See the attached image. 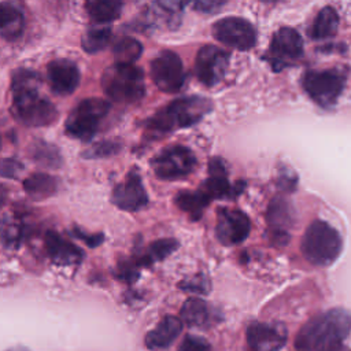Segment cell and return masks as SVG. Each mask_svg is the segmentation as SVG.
Here are the masks:
<instances>
[{"label":"cell","instance_id":"obj_1","mask_svg":"<svg viewBox=\"0 0 351 351\" xmlns=\"http://www.w3.org/2000/svg\"><path fill=\"white\" fill-rule=\"evenodd\" d=\"M40 85L41 78L33 70L16 69L11 75L12 112L25 126H49L58 119L56 107L40 95Z\"/></svg>","mask_w":351,"mask_h":351},{"label":"cell","instance_id":"obj_2","mask_svg":"<svg viewBox=\"0 0 351 351\" xmlns=\"http://www.w3.org/2000/svg\"><path fill=\"white\" fill-rule=\"evenodd\" d=\"M351 333V313L335 308L306 322L295 340V351H340Z\"/></svg>","mask_w":351,"mask_h":351},{"label":"cell","instance_id":"obj_3","mask_svg":"<svg viewBox=\"0 0 351 351\" xmlns=\"http://www.w3.org/2000/svg\"><path fill=\"white\" fill-rule=\"evenodd\" d=\"M211 107V101L206 97H180L147 119L145 128L152 136H162L177 129L189 128L197 123Z\"/></svg>","mask_w":351,"mask_h":351},{"label":"cell","instance_id":"obj_4","mask_svg":"<svg viewBox=\"0 0 351 351\" xmlns=\"http://www.w3.org/2000/svg\"><path fill=\"white\" fill-rule=\"evenodd\" d=\"M101 88L104 93L117 103H136L145 93L144 74L141 69L133 64L115 63L103 73Z\"/></svg>","mask_w":351,"mask_h":351},{"label":"cell","instance_id":"obj_5","mask_svg":"<svg viewBox=\"0 0 351 351\" xmlns=\"http://www.w3.org/2000/svg\"><path fill=\"white\" fill-rule=\"evenodd\" d=\"M303 256L313 265H330L341 251L339 232L324 221H313L302 239Z\"/></svg>","mask_w":351,"mask_h":351},{"label":"cell","instance_id":"obj_6","mask_svg":"<svg viewBox=\"0 0 351 351\" xmlns=\"http://www.w3.org/2000/svg\"><path fill=\"white\" fill-rule=\"evenodd\" d=\"M108 110L110 104L103 99L89 97L81 100L73 108L64 123L66 133L81 141L90 140L99 130V125Z\"/></svg>","mask_w":351,"mask_h":351},{"label":"cell","instance_id":"obj_7","mask_svg":"<svg viewBox=\"0 0 351 351\" xmlns=\"http://www.w3.org/2000/svg\"><path fill=\"white\" fill-rule=\"evenodd\" d=\"M346 84L344 73L329 69V70H311L303 75L302 85L306 93L313 101L321 107L333 106Z\"/></svg>","mask_w":351,"mask_h":351},{"label":"cell","instance_id":"obj_8","mask_svg":"<svg viewBox=\"0 0 351 351\" xmlns=\"http://www.w3.org/2000/svg\"><path fill=\"white\" fill-rule=\"evenodd\" d=\"M197 165L195 154L184 145H173L160 151L151 160L155 176L160 180H178L189 176Z\"/></svg>","mask_w":351,"mask_h":351},{"label":"cell","instance_id":"obj_9","mask_svg":"<svg viewBox=\"0 0 351 351\" xmlns=\"http://www.w3.org/2000/svg\"><path fill=\"white\" fill-rule=\"evenodd\" d=\"M303 55V40L292 27H280L269 45L265 59L271 64L274 71L298 62Z\"/></svg>","mask_w":351,"mask_h":351},{"label":"cell","instance_id":"obj_10","mask_svg":"<svg viewBox=\"0 0 351 351\" xmlns=\"http://www.w3.org/2000/svg\"><path fill=\"white\" fill-rule=\"evenodd\" d=\"M151 77L165 93L178 92L185 82V71L180 56L173 51H162L151 60Z\"/></svg>","mask_w":351,"mask_h":351},{"label":"cell","instance_id":"obj_11","mask_svg":"<svg viewBox=\"0 0 351 351\" xmlns=\"http://www.w3.org/2000/svg\"><path fill=\"white\" fill-rule=\"evenodd\" d=\"M213 36L219 43L239 49L248 51L256 44V30L247 19L228 16L213 25Z\"/></svg>","mask_w":351,"mask_h":351},{"label":"cell","instance_id":"obj_12","mask_svg":"<svg viewBox=\"0 0 351 351\" xmlns=\"http://www.w3.org/2000/svg\"><path fill=\"white\" fill-rule=\"evenodd\" d=\"M229 52L215 47L204 45L199 49L195 60V73L204 86L217 85L225 75L229 66Z\"/></svg>","mask_w":351,"mask_h":351},{"label":"cell","instance_id":"obj_13","mask_svg":"<svg viewBox=\"0 0 351 351\" xmlns=\"http://www.w3.org/2000/svg\"><path fill=\"white\" fill-rule=\"evenodd\" d=\"M251 222L245 213L234 208H219L217 213L215 236L225 245H234L247 239Z\"/></svg>","mask_w":351,"mask_h":351},{"label":"cell","instance_id":"obj_14","mask_svg":"<svg viewBox=\"0 0 351 351\" xmlns=\"http://www.w3.org/2000/svg\"><path fill=\"white\" fill-rule=\"evenodd\" d=\"M245 182L237 181L234 185L228 181V171L221 158H213L208 162V177L200 185V191L211 202L214 199H230L244 191Z\"/></svg>","mask_w":351,"mask_h":351},{"label":"cell","instance_id":"obj_15","mask_svg":"<svg viewBox=\"0 0 351 351\" xmlns=\"http://www.w3.org/2000/svg\"><path fill=\"white\" fill-rule=\"evenodd\" d=\"M111 202L123 211H138L148 203V195L136 170H130L111 195Z\"/></svg>","mask_w":351,"mask_h":351},{"label":"cell","instance_id":"obj_16","mask_svg":"<svg viewBox=\"0 0 351 351\" xmlns=\"http://www.w3.org/2000/svg\"><path fill=\"white\" fill-rule=\"evenodd\" d=\"M266 221L270 240L276 245H285L289 240V229L293 225V210L289 202L282 196L271 199L266 211Z\"/></svg>","mask_w":351,"mask_h":351},{"label":"cell","instance_id":"obj_17","mask_svg":"<svg viewBox=\"0 0 351 351\" xmlns=\"http://www.w3.org/2000/svg\"><path fill=\"white\" fill-rule=\"evenodd\" d=\"M247 341L254 351H277L287 341V329L277 322H252L247 328Z\"/></svg>","mask_w":351,"mask_h":351},{"label":"cell","instance_id":"obj_18","mask_svg":"<svg viewBox=\"0 0 351 351\" xmlns=\"http://www.w3.org/2000/svg\"><path fill=\"white\" fill-rule=\"evenodd\" d=\"M49 88L58 95L73 93L80 84L78 66L70 59H53L47 66Z\"/></svg>","mask_w":351,"mask_h":351},{"label":"cell","instance_id":"obj_19","mask_svg":"<svg viewBox=\"0 0 351 351\" xmlns=\"http://www.w3.org/2000/svg\"><path fill=\"white\" fill-rule=\"evenodd\" d=\"M44 243H45L47 254L55 265H59V266L77 265L81 262L84 256L82 251L77 245L63 239L58 232L48 230L45 233Z\"/></svg>","mask_w":351,"mask_h":351},{"label":"cell","instance_id":"obj_20","mask_svg":"<svg viewBox=\"0 0 351 351\" xmlns=\"http://www.w3.org/2000/svg\"><path fill=\"white\" fill-rule=\"evenodd\" d=\"M182 329V321L174 315L163 317L159 324L145 335V346L152 351L170 347Z\"/></svg>","mask_w":351,"mask_h":351},{"label":"cell","instance_id":"obj_21","mask_svg":"<svg viewBox=\"0 0 351 351\" xmlns=\"http://www.w3.org/2000/svg\"><path fill=\"white\" fill-rule=\"evenodd\" d=\"M181 319L192 328H208L215 321V317L204 300L199 298H189L182 304Z\"/></svg>","mask_w":351,"mask_h":351},{"label":"cell","instance_id":"obj_22","mask_svg":"<svg viewBox=\"0 0 351 351\" xmlns=\"http://www.w3.org/2000/svg\"><path fill=\"white\" fill-rule=\"evenodd\" d=\"M25 27L22 10L11 1L1 3V37L7 41H14L21 37Z\"/></svg>","mask_w":351,"mask_h":351},{"label":"cell","instance_id":"obj_23","mask_svg":"<svg viewBox=\"0 0 351 351\" xmlns=\"http://www.w3.org/2000/svg\"><path fill=\"white\" fill-rule=\"evenodd\" d=\"M86 14L97 25L110 23L122 12V0H85Z\"/></svg>","mask_w":351,"mask_h":351},{"label":"cell","instance_id":"obj_24","mask_svg":"<svg viewBox=\"0 0 351 351\" xmlns=\"http://www.w3.org/2000/svg\"><path fill=\"white\" fill-rule=\"evenodd\" d=\"M58 186H59V180L45 173H34L27 178H25L23 181V189L30 197L36 200L47 199L55 195V192L58 191Z\"/></svg>","mask_w":351,"mask_h":351},{"label":"cell","instance_id":"obj_25","mask_svg":"<svg viewBox=\"0 0 351 351\" xmlns=\"http://www.w3.org/2000/svg\"><path fill=\"white\" fill-rule=\"evenodd\" d=\"M339 26V16L333 7H324L315 16L311 29L310 36L314 40H324L332 37Z\"/></svg>","mask_w":351,"mask_h":351},{"label":"cell","instance_id":"obj_26","mask_svg":"<svg viewBox=\"0 0 351 351\" xmlns=\"http://www.w3.org/2000/svg\"><path fill=\"white\" fill-rule=\"evenodd\" d=\"M176 204L178 206L180 210L186 213L192 221H197L203 210L210 204V200L204 196V193L197 189V191H181L176 199Z\"/></svg>","mask_w":351,"mask_h":351},{"label":"cell","instance_id":"obj_27","mask_svg":"<svg viewBox=\"0 0 351 351\" xmlns=\"http://www.w3.org/2000/svg\"><path fill=\"white\" fill-rule=\"evenodd\" d=\"M178 247V241L176 239H159L154 243H151L144 254L140 256H134L138 266H148L154 262L162 261L167 258L171 252H174Z\"/></svg>","mask_w":351,"mask_h":351},{"label":"cell","instance_id":"obj_28","mask_svg":"<svg viewBox=\"0 0 351 351\" xmlns=\"http://www.w3.org/2000/svg\"><path fill=\"white\" fill-rule=\"evenodd\" d=\"M111 40V27L108 26H90L85 30L81 38V45L85 52L96 53L103 51Z\"/></svg>","mask_w":351,"mask_h":351},{"label":"cell","instance_id":"obj_29","mask_svg":"<svg viewBox=\"0 0 351 351\" xmlns=\"http://www.w3.org/2000/svg\"><path fill=\"white\" fill-rule=\"evenodd\" d=\"M30 158L41 167L58 169L62 165V156L59 149L45 141H36L32 144Z\"/></svg>","mask_w":351,"mask_h":351},{"label":"cell","instance_id":"obj_30","mask_svg":"<svg viewBox=\"0 0 351 351\" xmlns=\"http://www.w3.org/2000/svg\"><path fill=\"white\" fill-rule=\"evenodd\" d=\"M143 53V45L138 40L123 37L112 47V55L119 64H133Z\"/></svg>","mask_w":351,"mask_h":351},{"label":"cell","instance_id":"obj_31","mask_svg":"<svg viewBox=\"0 0 351 351\" xmlns=\"http://www.w3.org/2000/svg\"><path fill=\"white\" fill-rule=\"evenodd\" d=\"M1 240L5 247H16L22 240V226L7 221V218L4 217L1 225Z\"/></svg>","mask_w":351,"mask_h":351},{"label":"cell","instance_id":"obj_32","mask_svg":"<svg viewBox=\"0 0 351 351\" xmlns=\"http://www.w3.org/2000/svg\"><path fill=\"white\" fill-rule=\"evenodd\" d=\"M178 287L185 291V292H191V293H199V295H204L210 291V281L207 280L206 276L203 274H196L191 278H185L182 280Z\"/></svg>","mask_w":351,"mask_h":351},{"label":"cell","instance_id":"obj_33","mask_svg":"<svg viewBox=\"0 0 351 351\" xmlns=\"http://www.w3.org/2000/svg\"><path fill=\"white\" fill-rule=\"evenodd\" d=\"M121 149V144L117 141H101L89 148L84 156L86 158H106L115 155Z\"/></svg>","mask_w":351,"mask_h":351},{"label":"cell","instance_id":"obj_34","mask_svg":"<svg viewBox=\"0 0 351 351\" xmlns=\"http://www.w3.org/2000/svg\"><path fill=\"white\" fill-rule=\"evenodd\" d=\"M138 263L133 259H126L118 263V269L115 271V276L126 282H134L138 278Z\"/></svg>","mask_w":351,"mask_h":351},{"label":"cell","instance_id":"obj_35","mask_svg":"<svg viewBox=\"0 0 351 351\" xmlns=\"http://www.w3.org/2000/svg\"><path fill=\"white\" fill-rule=\"evenodd\" d=\"M178 351H211V346L203 337L195 335H186L181 341Z\"/></svg>","mask_w":351,"mask_h":351},{"label":"cell","instance_id":"obj_36","mask_svg":"<svg viewBox=\"0 0 351 351\" xmlns=\"http://www.w3.org/2000/svg\"><path fill=\"white\" fill-rule=\"evenodd\" d=\"M191 1H192V7L196 11L204 12V14L217 12L228 3V0H191Z\"/></svg>","mask_w":351,"mask_h":351},{"label":"cell","instance_id":"obj_37","mask_svg":"<svg viewBox=\"0 0 351 351\" xmlns=\"http://www.w3.org/2000/svg\"><path fill=\"white\" fill-rule=\"evenodd\" d=\"M22 165L15 159H4L1 163V176L14 178L18 176V173L22 170Z\"/></svg>","mask_w":351,"mask_h":351},{"label":"cell","instance_id":"obj_38","mask_svg":"<svg viewBox=\"0 0 351 351\" xmlns=\"http://www.w3.org/2000/svg\"><path fill=\"white\" fill-rule=\"evenodd\" d=\"M73 234L75 236V237H78L80 240H82V241H85L89 247H92V248H95V247H97L99 244H101V241H103V234L101 233H96V234H85L81 229H78V228H75L74 230H73Z\"/></svg>","mask_w":351,"mask_h":351},{"label":"cell","instance_id":"obj_39","mask_svg":"<svg viewBox=\"0 0 351 351\" xmlns=\"http://www.w3.org/2000/svg\"><path fill=\"white\" fill-rule=\"evenodd\" d=\"M156 1L163 10L169 12H178L185 3V0H156Z\"/></svg>","mask_w":351,"mask_h":351},{"label":"cell","instance_id":"obj_40","mask_svg":"<svg viewBox=\"0 0 351 351\" xmlns=\"http://www.w3.org/2000/svg\"><path fill=\"white\" fill-rule=\"evenodd\" d=\"M261 1H263V3H276L277 0H261Z\"/></svg>","mask_w":351,"mask_h":351}]
</instances>
